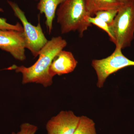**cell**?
Returning a JSON list of instances; mask_svg holds the SVG:
<instances>
[{
    "label": "cell",
    "instance_id": "obj_17",
    "mask_svg": "<svg viewBox=\"0 0 134 134\" xmlns=\"http://www.w3.org/2000/svg\"><path fill=\"white\" fill-rule=\"evenodd\" d=\"M35 1H38V0H35Z\"/></svg>",
    "mask_w": 134,
    "mask_h": 134
},
{
    "label": "cell",
    "instance_id": "obj_10",
    "mask_svg": "<svg viewBox=\"0 0 134 134\" xmlns=\"http://www.w3.org/2000/svg\"><path fill=\"white\" fill-rule=\"evenodd\" d=\"M90 16L93 17L99 11L119 10L122 3L116 0H84Z\"/></svg>",
    "mask_w": 134,
    "mask_h": 134
},
{
    "label": "cell",
    "instance_id": "obj_7",
    "mask_svg": "<svg viewBox=\"0 0 134 134\" xmlns=\"http://www.w3.org/2000/svg\"><path fill=\"white\" fill-rule=\"evenodd\" d=\"M80 118L70 110L60 111L47 122V134H73Z\"/></svg>",
    "mask_w": 134,
    "mask_h": 134
},
{
    "label": "cell",
    "instance_id": "obj_1",
    "mask_svg": "<svg viewBox=\"0 0 134 134\" xmlns=\"http://www.w3.org/2000/svg\"><path fill=\"white\" fill-rule=\"evenodd\" d=\"M67 41L60 36L54 37L49 40L39 53L37 60L29 67L13 65L6 69L14 70L22 75L23 84H40L47 87L52 84L53 77L49 74V69L54 58L66 46Z\"/></svg>",
    "mask_w": 134,
    "mask_h": 134
},
{
    "label": "cell",
    "instance_id": "obj_5",
    "mask_svg": "<svg viewBox=\"0 0 134 134\" xmlns=\"http://www.w3.org/2000/svg\"><path fill=\"white\" fill-rule=\"evenodd\" d=\"M8 2L13 10L15 15L21 22L24 28L25 48L29 49L34 57L36 58L48 41L43 33L40 23L39 22L37 26L33 25L28 21L24 12L16 3L9 1Z\"/></svg>",
    "mask_w": 134,
    "mask_h": 134
},
{
    "label": "cell",
    "instance_id": "obj_13",
    "mask_svg": "<svg viewBox=\"0 0 134 134\" xmlns=\"http://www.w3.org/2000/svg\"><path fill=\"white\" fill-rule=\"evenodd\" d=\"M119 10L99 11L95 14V16L102 19L108 25L113 21Z\"/></svg>",
    "mask_w": 134,
    "mask_h": 134
},
{
    "label": "cell",
    "instance_id": "obj_16",
    "mask_svg": "<svg viewBox=\"0 0 134 134\" xmlns=\"http://www.w3.org/2000/svg\"><path fill=\"white\" fill-rule=\"evenodd\" d=\"M119 2L121 3H126L131 2H134V0H116Z\"/></svg>",
    "mask_w": 134,
    "mask_h": 134
},
{
    "label": "cell",
    "instance_id": "obj_4",
    "mask_svg": "<svg viewBox=\"0 0 134 134\" xmlns=\"http://www.w3.org/2000/svg\"><path fill=\"white\" fill-rule=\"evenodd\" d=\"M92 66L97 76V86L102 88L109 76L126 67L134 66V61L125 56L122 49L115 47L114 52L108 57L92 60Z\"/></svg>",
    "mask_w": 134,
    "mask_h": 134
},
{
    "label": "cell",
    "instance_id": "obj_3",
    "mask_svg": "<svg viewBox=\"0 0 134 134\" xmlns=\"http://www.w3.org/2000/svg\"><path fill=\"white\" fill-rule=\"evenodd\" d=\"M115 47H129L134 39V2L122 3L114 20L109 25Z\"/></svg>",
    "mask_w": 134,
    "mask_h": 134
},
{
    "label": "cell",
    "instance_id": "obj_8",
    "mask_svg": "<svg viewBox=\"0 0 134 134\" xmlns=\"http://www.w3.org/2000/svg\"><path fill=\"white\" fill-rule=\"evenodd\" d=\"M78 62L72 52L62 50L54 58L50 65L49 74L52 77L73 72Z\"/></svg>",
    "mask_w": 134,
    "mask_h": 134
},
{
    "label": "cell",
    "instance_id": "obj_6",
    "mask_svg": "<svg viewBox=\"0 0 134 134\" xmlns=\"http://www.w3.org/2000/svg\"><path fill=\"white\" fill-rule=\"evenodd\" d=\"M24 33L14 30H0V49L9 53L16 59H26Z\"/></svg>",
    "mask_w": 134,
    "mask_h": 134
},
{
    "label": "cell",
    "instance_id": "obj_12",
    "mask_svg": "<svg viewBox=\"0 0 134 134\" xmlns=\"http://www.w3.org/2000/svg\"><path fill=\"white\" fill-rule=\"evenodd\" d=\"M87 20L91 24L94 25L105 31L108 34L111 41L114 43V39L111 32L109 25L102 19L96 16H88L87 17Z\"/></svg>",
    "mask_w": 134,
    "mask_h": 134
},
{
    "label": "cell",
    "instance_id": "obj_9",
    "mask_svg": "<svg viewBox=\"0 0 134 134\" xmlns=\"http://www.w3.org/2000/svg\"><path fill=\"white\" fill-rule=\"evenodd\" d=\"M65 0H39L37 9L40 14H44L46 18V24L48 33L51 34L53 29V21L56 10L61 3Z\"/></svg>",
    "mask_w": 134,
    "mask_h": 134
},
{
    "label": "cell",
    "instance_id": "obj_11",
    "mask_svg": "<svg viewBox=\"0 0 134 134\" xmlns=\"http://www.w3.org/2000/svg\"><path fill=\"white\" fill-rule=\"evenodd\" d=\"M73 134H97L95 122L87 116H80L79 123Z\"/></svg>",
    "mask_w": 134,
    "mask_h": 134
},
{
    "label": "cell",
    "instance_id": "obj_2",
    "mask_svg": "<svg viewBox=\"0 0 134 134\" xmlns=\"http://www.w3.org/2000/svg\"><path fill=\"white\" fill-rule=\"evenodd\" d=\"M55 15L62 34L77 31L82 37L92 26L87 20L90 15L84 0H65L58 7Z\"/></svg>",
    "mask_w": 134,
    "mask_h": 134
},
{
    "label": "cell",
    "instance_id": "obj_14",
    "mask_svg": "<svg viewBox=\"0 0 134 134\" xmlns=\"http://www.w3.org/2000/svg\"><path fill=\"white\" fill-rule=\"evenodd\" d=\"M0 12H3V10L0 8ZM0 30H14L21 32H24V28L22 25L19 23L13 25L8 23L5 18L0 17Z\"/></svg>",
    "mask_w": 134,
    "mask_h": 134
},
{
    "label": "cell",
    "instance_id": "obj_15",
    "mask_svg": "<svg viewBox=\"0 0 134 134\" xmlns=\"http://www.w3.org/2000/svg\"><path fill=\"white\" fill-rule=\"evenodd\" d=\"M38 129V128L36 125L24 122L20 126V130L18 132H13L12 134H35Z\"/></svg>",
    "mask_w": 134,
    "mask_h": 134
}]
</instances>
